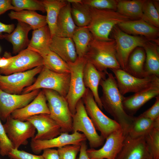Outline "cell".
Listing matches in <instances>:
<instances>
[{
  "label": "cell",
  "instance_id": "cell-14",
  "mask_svg": "<svg viewBox=\"0 0 159 159\" xmlns=\"http://www.w3.org/2000/svg\"><path fill=\"white\" fill-rule=\"evenodd\" d=\"M40 89L20 95L7 93L0 89V119L5 121L15 110L25 106L37 96Z\"/></svg>",
  "mask_w": 159,
  "mask_h": 159
},
{
  "label": "cell",
  "instance_id": "cell-5",
  "mask_svg": "<svg viewBox=\"0 0 159 159\" xmlns=\"http://www.w3.org/2000/svg\"><path fill=\"white\" fill-rule=\"evenodd\" d=\"M51 117L60 126L62 133L72 132V115L65 97L54 90L42 89Z\"/></svg>",
  "mask_w": 159,
  "mask_h": 159
},
{
  "label": "cell",
  "instance_id": "cell-8",
  "mask_svg": "<svg viewBox=\"0 0 159 159\" xmlns=\"http://www.w3.org/2000/svg\"><path fill=\"white\" fill-rule=\"evenodd\" d=\"M115 42L116 56L121 69L125 70L129 57L138 47H143L149 40L143 37L132 35L115 26L112 31Z\"/></svg>",
  "mask_w": 159,
  "mask_h": 159
},
{
  "label": "cell",
  "instance_id": "cell-38",
  "mask_svg": "<svg viewBox=\"0 0 159 159\" xmlns=\"http://www.w3.org/2000/svg\"><path fill=\"white\" fill-rule=\"evenodd\" d=\"M11 3L14 7V11H19L23 10L39 11L46 12L42 1L38 0H12Z\"/></svg>",
  "mask_w": 159,
  "mask_h": 159
},
{
  "label": "cell",
  "instance_id": "cell-13",
  "mask_svg": "<svg viewBox=\"0 0 159 159\" xmlns=\"http://www.w3.org/2000/svg\"><path fill=\"white\" fill-rule=\"evenodd\" d=\"M43 64V59L40 54L26 48L16 55L14 60L9 65L0 68V74L7 75L24 72Z\"/></svg>",
  "mask_w": 159,
  "mask_h": 159
},
{
  "label": "cell",
  "instance_id": "cell-42",
  "mask_svg": "<svg viewBox=\"0 0 159 159\" xmlns=\"http://www.w3.org/2000/svg\"><path fill=\"white\" fill-rule=\"evenodd\" d=\"M8 156L12 159H44L42 155H36L14 148L11 149Z\"/></svg>",
  "mask_w": 159,
  "mask_h": 159
},
{
  "label": "cell",
  "instance_id": "cell-28",
  "mask_svg": "<svg viewBox=\"0 0 159 159\" xmlns=\"http://www.w3.org/2000/svg\"><path fill=\"white\" fill-rule=\"evenodd\" d=\"M148 41L143 48L145 53V70L149 75L159 77V47L156 43Z\"/></svg>",
  "mask_w": 159,
  "mask_h": 159
},
{
  "label": "cell",
  "instance_id": "cell-41",
  "mask_svg": "<svg viewBox=\"0 0 159 159\" xmlns=\"http://www.w3.org/2000/svg\"><path fill=\"white\" fill-rule=\"evenodd\" d=\"M80 148V145H70L58 148L60 159H76Z\"/></svg>",
  "mask_w": 159,
  "mask_h": 159
},
{
  "label": "cell",
  "instance_id": "cell-26",
  "mask_svg": "<svg viewBox=\"0 0 159 159\" xmlns=\"http://www.w3.org/2000/svg\"><path fill=\"white\" fill-rule=\"evenodd\" d=\"M52 38L47 25L34 30L27 48L42 55L50 49L49 45Z\"/></svg>",
  "mask_w": 159,
  "mask_h": 159
},
{
  "label": "cell",
  "instance_id": "cell-35",
  "mask_svg": "<svg viewBox=\"0 0 159 159\" xmlns=\"http://www.w3.org/2000/svg\"><path fill=\"white\" fill-rule=\"evenodd\" d=\"M71 5V16L76 25L79 27L88 26L91 20L90 7L82 2Z\"/></svg>",
  "mask_w": 159,
  "mask_h": 159
},
{
  "label": "cell",
  "instance_id": "cell-36",
  "mask_svg": "<svg viewBox=\"0 0 159 159\" xmlns=\"http://www.w3.org/2000/svg\"><path fill=\"white\" fill-rule=\"evenodd\" d=\"M144 137L150 157L159 159V128H154Z\"/></svg>",
  "mask_w": 159,
  "mask_h": 159
},
{
  "label": "cell",
  "instance_id": "cell-25",
  "mask_svg": "<svg viewBox=\"0 0 159 159\" xmlns=\"http://www.w3.org/2000/svg\"><path fill=\"white\" fill-rule=\"evenodd\" d=\"M71 4L68 2L60 10L56 24L55 36L72 38L78 27L72 17Z\"/></svg>",
  "mask_w": 159,
  "mask_h": 159
},
{
  "label": "cell",
  "instance_id": "cell-2",
  "mask_svg": "<svg viewBox=\"0 0 159 159\" xmlns=\"http://www.w3.org/2000/svg\"><path fill=\"white\" fill-rule=\"evenodd\" d=\"M84 57L101 72H108V69L121 68L116 57V44L114 39L102 41L93 38Z\"/></svg>",
  "mask_w": 159,
  "mask_h": 159
},
{
  "label": "cell",
  "instance_id": "cell-11",
  "mask_svg": "<svg viewBox=\"0 0 159 159\" xmlns=\"http://www.w3.org/2000/svg\"><path fill=\"white\" fill-rule=\"evenodd\" d=\"M3 125L14 149H18L21 145H27L28 140L35 135L36 128L28 121H21L10 116Z\"/></svg>",
  "mask_w": 159,
  "mask_h": 159
},
{
  "label": "cell",
  "instance_id": "cell-24",
  "mask_svg": "<svg viewBox=\"0 0 159 159\" xmlns=\"http://www.w3.org/2000/svg\"><path fill=\"white\" fill-rule=\"evenodd\" d=\"M32 29L29 25L18 21L16 28L11 33L4 34V39L12 44L13 53H19L27 47L30 41L28 33Z\"/></svg>",
  "mask_w": 159,
  "mask_h": 159
},
{
  "label": "cell",
  "instance_id": "cell-12",
  "mask_svg": "<svg viewBox=\"0 0 159 159\" xmlns=\"http://www.w3.org/2000/svg\"><path fill=\"white\" fill-rule=\"evenodd\" d=\"M115 75L118 89L123 95L137 92L150 85L158 77L153 75L143 78L134 76L121 68L111 70Z\"/></svg>",
  "mask_w": 159,
  "mask_h": 159
},
{
  "label": "cell",
  "instance_id": "cell-30",
  "mask_svg": "<svg viewBox=\"0 0 159 159\" xmlns=\"http://www.w3.org/2000/svg\"><path fill=\"white\" fill-rule=\"evenodd\" d=\"M42 1L47 12V24L52 38L55 35L57 21L60 11L68 2L65 0Z\"/></svg>",
  "mask_w": 159,
  "mask_h": 159
},
{
  "label": "cell",
  "instance_id": "cell-29",
  "mask_svg": "<svg viewBox=\"0 0 159 159\" xmlns=\"http://www.w3.org/2000/svg\"><path fill=\"white\" fill-rule=\"evenodd\" d=\"M11 19H16L30 25L35 30L47 25L46 16L35 11L23 10L19 11H11L8 14Z\"/></svg>",
  "mask_w": 159,
  "mask_h": 159
},
{
  "label": "cell",
  "instance_id": "cell-34",
  "mask_svg": "<svg viewBox=\"0 0 159 159\" xmlns=\"http://www.w3.org/2000/svg\"><path fill=\"white\" fill-rule=\"evenodd\" d=\"M43 66L49 70L59 73H70L68 64L50 49L41 55Z\"/></svg>",
  "mask_w": 159,
  "mask_h": 159
},
{
  "label": "cell",
  "instance_id": "cell-10",
  "mask_svg": "<svg viewBox=\"0 0 159 159\" xmlns=\"http://www.w3.org/2000/svg\"><path fill=\"white\" fill-rule=\"evenodd\" d=\"M44 66L36 67L22 72L7 75L0 74V89L8 93L20 95L25 88L35 81V77L39 74Z\"/></svg>",
  "mask_w": 159,
  "mask_h": 159
},
{
  "label": "cell",
  "instance_id": "cell-18",
  "mask_svg": "<svg viewBox=\"0 0 159 159\" xmlns=\"http://www.w3.org/2000/svg\"><path fill=\"white\" fill-rule=\"evenodd\" d=\"M26 121L30 122L37 130V134L32 138L34 140H49L62 133L60 127L49 114L37 115L29 117Z\"/></svg>",
  "mask_w": 159,
  "mask_h": 159
},
{
  "label": "cell",
  "instance_id": "cell-23",
  "mask_svg": "<svg viewBox=\"0 0 159 159\" xmlns=\"http://www.w3.org/2000/svg\"><path fill=\"white\" fill-rule=\"evenodd\" d=\"M49 48L67 63L74 62L78 57L72 38L54 36L52 38Z\"/></svg>",
  "mask_w": 159,
  "mask_h": 159
},
{
  "label": "cell",
  "instance_id": "cell-19",
  "mask_svg": "<svg viewBox=\"0 0 159 159\" xmlns=\"http://www.w3.org/2000/svg\"><path fill=\"white\" fill-rule=\"evenodd\" d=\"M149 157L144 136L133 138L127 135L115 159H145Z\"/></svg>",
  "mask_w": 159,
  "mask_h": 159
},
{
  "label": "cell",
  "instance_id": "cell-21",
  "mask_svg": "<svg viewBox=\"0 0 159 159\" xmlns=\"http://www.w3.org/2000/svg\"><path fill=\"white\" fill-rule=\"evenodd\" d=\"M117 26L128 34L140 35L156 43L158 42L156 39L159 36L158 28L150 25L141 19L125 21Z\"/></svg>",
  "mask_w": 159,
  "mask_h": 159
},
{
  "label": "cell",
  "instance_id": "cell-9",
  "mask_svg": "<svg viewBox=\"0 0 159 159\" xmlns=\"http://www.w3.org/2000/svg\"><path fill=\"white\" fill-rule=\"evenodd\" d=\"M96 130L81 99L77 102L75 112L72 115V133L82 132L88 141L90 148H95L102 145L105 140Z\"/></svg>",
  "mask_w": 159,
  "mask_h": 159
},
{
  "label": "cell",
  "instance_id": "cell-7",
  "mask_svg": "<svg viewBox=\"0 0 159 159\" xmlns=\"http://www.w3.org/2000/svg\"><path fill=\"white\" fill-rule=\"evenodd\" d=\"M87 62L84 57H78L74 62L67 63L70 77L69 90L65 97L72 115L75 112L77 102L82 98L86 90L83 81V72Z\"/></svg>",
  "mask_w": 159,
  "mask_h": 159
},
{
  "label": "cell",
  "instance_id": "cell-4",
  "mask_svg": "<svg viewBox=\"0 0 159 159\" xmlns=\"http://www.w3.org/2000/svg\"><path fill=\"white\" fill-rule=\"evenodd\" d=\"M82 99L87 113L95 128L100 132V135L105 140L113 132L121 129L117 122L107 117L102 111L89 89L86 88Z\"/></svg>",
  "mask_w": 159,
  "mask_h": 159
},
{
  "label": "cell",
  "instance_id": "cell-3",
  "mask_svg": "<svg viewBox=\"0 0 159 159\" xmlns=\"http://www.w3.org/2000/svg\"><path fill=\"white\" fill-rule=\"evenodd\" d=\"M91 20L87 26L93 38L102 41H109L113 28L119 24L131 20L128 17L121 14L117 11L102 10L90 7Z\"/></svg>",
  "mask_w": 159,
  "mask_h": 159
},
{
  "label": "cell",
  "instance_id": "cell-40",
  "mask_svg": "<svg viewBox=\"0 0 159 159\" xmlns=\"http://www.w3.org/2000/svg\"><path fill=\"white\" fill-rule=\"evenodd\" d=\"M0 119V154L2 156L8 155L14 148L11 143L6 132Z\"/></svg>",
  "mask_w": 159,
  "mask_h": 159
},
{
  "label": "cell",
  "instance_id": "cell-20",
  "mask_svg": "<svg viewBox=\"0 0 159 159\" xmlns=\"http://www.w3.org/2000/svg\"><path fill=\"white\" fill-rule=\"evenodd\" d=\"M44 92L40 91L35 98L28 105L13 112L10 116L12 118L26 121L31 117L40 114H50Z\"/></svg>",
  "mask_w": 159,
  "mask_h": 159
},
{
  "label": "cell",
  "instance_id": "cell-17",
  "mask_svg": "<svg viewBox=\"0 0 159 159\" xmlns=\"http://www.w3.org/2000/svg\"><path fill=\"white\" fill-rule=\"evenodd\" d=\"M159 95V78L147 87L131 96L124 97L123 106L129 115L133 116L143 105L153 98Z\"/></svg>",
  "mask_w": 159,
  "mask_h": 159
},
{
  "label": "cell",
  "instance_id": "cell-47",
  "mask_svg": "<svg viewBox=\"0 0 159 159\" xmlns=\"http://www.w3.org/2000/svg\"><path fill=\"white\" fill-rule=\"evenodd\" d=\"M5 57L0 58V68L6 67L10 64L14 59L16 55L11 56L8 53H5Z\"/></svg>",
  "mask_w": 159,
  "mask_h": 159
},
{
  "label": "cell",
  "instance_id": "cell-51",
  "mask_svg": "<svg viewBox=\"0 0 159 159\" xmlns=\"http://www.w3.org/2000/svg\"><path fill=\"white\" fill-rule=\"evenodd\" d=\"M9 159H11V158H10Z\"/></svg>",
  "mask_w": 159,
  "mask_h": 159
},
{
  "label": "cell",
  "instance_id": "cell-50",
  "mask_svg": "<svg viewBox=\"0 0 159 159\" xmlns=\"http://www.w3.org/2000/svg\"><path fill=\"white\" fill-rule=\"evenodd\" d=\"M145 159H152L150 157H148V158H146Z\"/></svg>",
  "mask_w": 159,
  "mask_h": 159
},
{
  "label": "cell",
  "instance_id": "cell-48",
  "mask_svg": "<svg viewBox=\"0 0 159 159\" xmlns=\"http://www.w3.org/2000/svg\"><path fill=\"white\" fill-rule=\"evenodd\" d=\"M80 146V154L78 159H91L89 158L87 153V146L86 141L81 142Z\"/></svg>",
  "mask_w": 159,
  "mask_h": 159
},
{
  "label": "cell",
  "instance_id": "cell-39",
  "mask_svg": "<svg viewBox=\"0 0 159 159\" xmlns=\"http://www.w3.org/2000/svg\"><path fill=\"white\" fill-rule=\"evenodd\" d=\"M118 0H82V3L89 7L102 10L116 11Z\"/></svg>",
  "mask_w": 159,
  "mask_h": 159
},
{
  "label": "cell",
  "instance_id": "cell-52",
  "mask_svg": "<svg viewBox=\"0 0 159 159\" xmlns=\"http://www.w3.org/2000/svg\"></svg>",
  "mask_w": 159,
  "mask_h": 159
},
{
  "label": "cell",
  "instance_id": "cell-46",
  "mask_svg": "<svg viewBox=\"0 0 159 159\" xmlns=\"http://www.w3.org/2000/svg\"><path fill=\"white\" fill-rule=\"evenodd\" d=\"M14 9L11 0H0V15L8 10Z\"/></svg>",
  "mask_w": 159,
  "mask_h": 159
},
{
  "label": "cell",
  "instance_id": "cell-43",
  "mask_svg": "<svg viewBox=\"0 0 159 159\" xmlns=\"http://www.w3.org/2000/svg\"><path fill=\"white\" fill-rule=\"evenodd\" d=\"M155 98L154 104L141 115L152 120L159 117V95L156 97Z\"/></svg>",
  "mask_w": 159,
  "mask_h": 159
},
{
  "label": "cell",
  "instance_id": "cell-16",
  "mask_svg": "<svg viewBox=\"0 0 159 159\" xmlns=\"http://www.w3.org/2000/svg\"><path fill=\"white\" fill-rule=\"evenodd\" d=\"M126 135L121 129L110 134L103 146L96 150L87 149V153L91 159H115L123 145Z\"/></svg>",
  "mask_w": 159,
  "mask_h": 159
},
{
  "label": "cell",
  "instance_id": "cell-31",
  "mask_svg": "<svg viewBox=\"0 0 159 159\" xmlns=\"http://www.w3.org/2000/svg\"><path fill=\"white\" fill-rule=\"evenodd\" d=\"M158 125L155 120H152L140 115L134 117L127 135L133 138L144 136Z\"/></svg>",
  "mask_w": 159,
  "mask_h": 159
},
{
  "label": "cell",
  "instance_id": "cell-45",
  "mask_svg": "<svg viewBox=\"0 0 159 159\" xmlns=\"http://www.w3.org/2000/svg\"><path fill=\"white\" fill-rule=\"evenodd\" d=\"M14 24H6L0 21V39H4L3 33L10 34L14 31Z\"/></svg>",
  "mask_w": 159,
  "mask_h": 159
},
{
  "label": "cell",
  "instance_id": "cell-6",
  "mask_svg": "<svg viewBox=\"0 0 159 159\" xmlns=\"http://www.w3.org/2000/svg\"><path fill=\"white\" fill-rule=\"evenodd\" d=\"M70 73H59L52 71L43 67L34 82L25 88L23 94L29 93L40 89L51 90L65 97L69 90Z\"/></svg>",
  "mask_w": 159,
  "mask_h": 159
},
{
  "label": "cell",
  "instance_id": "cell-22",
  "mask_svg": "<svg viewBox=\"0 0 159 159\" xmlns=\"http://www.w3.org/2000/svg\"><path fill=\"white\" fill-rule=\"evenodd\" d=\"M108 73L98 70L87 61L83 72V79L85 87L92 92L95 101L101 110L103 108L99 94L98 87L101 80L106 78Z\"/></svg>",
  "mask_w": 159,
  "mask_h": 159
},
{
  "label": "cell",
  "instance_id": "cell-44",
  "mask_svg": "<svg viewBox=\"0 0 159 159\" xmlns=\"http://www.w3.org/2000/svg\"><path fill=\"white\" fill-rule=\"evenodd\" d=\"M42 155L44 159H60L57 150L52 148L44 150Z\"/></svg>",
  "mask_w": 159,
  "mask_h": 159
},
{
  "label": "cell",
  "instance_id": "cell-33",
  "mask_svg": "<svg viewBox=\"0 0 159 159\" xmlns=\"http://www.w3.org/2000/svg\"><path fill=\"white\" fill-rule=\"evenodd\" d=\"M145 0H118L117 11L132 19H141L142 8Z\"/></svg>",
  "mask_w": 159,
  "mask_h": 159
},
{
  "label": "cell",
  "instance_id": "cell-27",
  "mask_svg": "<svg viewBox=\"0 0 159 159\" xmlns=\"http://www.w3.org/2000/svg\"><path fill=\"white\" fill-rule=\"evenodd\" d=\"M145 53L143 48H136L129 57L125 71L137 77L143 78L149 76L145 70Z\"/></svg>",
  "mask_w": 159,
  "mask_h": 159
},
{
  "label": "cell",
  "instance_id": "cell-32",
  "mask_svg": "<svg viewBox=\"0 0 159 159\" xmlns=\"http://www.w3.org/2000/svg\"><path fill=\"white\" fill-rule=\"evenodd\" d=\"M79 58L84 57L93 39V36L87 27H79L72 37Z\"/></svg>",
  "mask_w": 159,
  "mask_h": 159
},
{
  "label": "cell",
  "instance_id": "cell-15",
  "mask_svg": "<svg viewBox=\"0 0 159 159\" xmlns=\"http://www.w3.org/2000/svg\"><path fill=\"white\" fill-rule=\"evenodd\" d=\"M86 140L84 135L79 132H74L72 134L62 132L58 136L48 140L32 138L30 146L34 153L39 154L46 149L58 148L68 145H80L81 142Z\"/></svg>",
  "mask_w": 159,
  "mask_h": 159
},
{
  "label": "cell",
  "instance_id": "cell-37",
  "mask_svg": "<svg viewBox=\"0 0 159 159\" xmlns=\"http://www.w3.org/2000/svg\"><path fill=\"white\" fill-rule=\"evenodd\" d=\"M143 15L141 19L151 25L159 27V14L153 1L145 0L142 8Z\"/></svg>",
  "mask_w": 159,
  "mask_h": 159
},
{
  "label": "cell",
  "instance_id": "cell-1",
  "mask_svg": "<svg viewBox=\"0 0 159 159\" xmlns=\"http://www.w3.org/2000/svg\"><path fill=\"white\" fill-rule=\"evenodd\" d=\"M102 94L100 97L103 108L120 125L125 135H127L133 121L134 116L128 115L123 108L124 97L120 93L116 80L112 73H108L106 78L100 83Z\"/></svg>",
  "mask_w": 159,
  "mask_h": 159
},
{
  "label": "cell",
  "instance_id": "cell-49",
  "mask_svg": "<svg viewBox=\"0 0 159 159\" xmlns=\"http://www.w3.org/2000/svg\"><path fill=\"white\" fill-rule=\"evenodd\" d=\"M67 1L70 4L82 2V0H67Z\"/></svg>",
  "mask_w": 159,
  "mask_h": 159
}]
</instances>
